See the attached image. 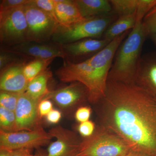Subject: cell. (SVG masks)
I'll return each instance as SVG.
<instances>
[{"label":"cell","mask_w":156,"mask_h":156,"mask_svg":"<svg viewBox=\"0 0 156 156\" xmlns=\"http://www.w3.org/2000/svg\"><path fill=\"white\" fill-rule=\"evenodd\" d=\"M113 19V16L108 14L86 18L72 25L58 24L52 40L60 45L97 37L105 33L112 24Z\"/></svg>","instance_id":"277c9868"},{"label":"cell","mask_w":156,"mask_h":156,"mask_svg":"<svg viewBox=\"0 0 156 156\" xmlns=\"http://www.w3.org/2000/svg\"><path fill=\"white\" fill-rule=\"evenodd\" d=\"M31 150L20 149L13 151V156H33L32 154Z\"/></svg>","instance_id":"1f68e13d"},{"label":"cell","mask_w":156,"mask_h":156,"mask_svg":"<svg viewBox=\"0 0 156 156\" xmlns=\"http://www.w3.org/2000/svg\"><path fill=\"white\" fill-rule=\"evenodd\" d=\"M106 40L87 38L78 41L58 45L66 57H78L98 52L108 44Z\"/></svg>","instance_id":"5bb4252c"},{"label":"cell","mask_w":156,"mask_h":156,"mask_svg":"<svg viewBox=\"0 0 156 156\" xmlns=\"http://www.w3.org/2000/svg\"><path fill=\"white\" fill-rule=\"evenodd\" d=\"M23 7L0 14L1 43L15 46L27 41V24Z\"/></svg>","instance_id":"ba28073f"},{"label":"cell","mask_w":156,"mask_h":156,"mask_svg":"<svg viewBox=\"0 0 156 156\" xmlns=\"http://www.w3.org/2000/svg\"><path fill=\"white\" fill-rule=\"evenodd\" d=\"M91 112V109L89 107H81L76 112L75 115L76 119L80 123L89 121Z\"/></svg>","instance_id":"f1b7e54d"},{"label":"cell","mask_w":156,"mask_h":156,"mask_svg":"<svg viewBox=\"0 0 156 156\" xmlns=\"http://www.w3.org/2000/svg\"><path fill=\"white\" fill-rule=\"evenodd\" d=\"M142 21L136 20L134 28L118 49L108 80L127 83L135 82L137 66L146 38Z\"/></svg>","instance_id":"3957f363"},{"label":"cell","mask_w":156,"mask_h":156,"mask_svg":"<svg viewBox=\"0 0 156 156\" xmlns=\"http://www.w3.org/2000/svg\"><path fill=\"white\" fill-rule=\"evenodd\" d=\"M151 36L152 37L153 40L154 41V42L155 44L156 45V34L153 35Z\"/></svg>","instance_id":"e575fe53"},{"label":"cell","mask_w":156,"mask_h":156,"mask_svg":"<svg viewBox=\"0 0 156 156\" xmlns=\"http://www.w3.org/2000/svg\"><path fill=\"white\" fill-rule=\"evenodd\" d=\"M126 36L123 34L117 37L85 61L77 63L65 61L63 66L56 70V75L64 83L78 82L83 84L88 92V100L91 103H98L105 95L113 59Z\"/></svg>","instance_id":"7a4b0ae2"},{"label":"cell","mask_w":156,"mask_h":156,"mask_svg":"<svg viewBox=\"0 0 156 156\" xmlns=\"http://www.w3.org/2000/svg\"><path fill=\"white\" fill-rule=\"evenodd\" d=\"M30 0H2L0 4V14L24 7Z\"/></svg>","instance_id":"484cf974"},{"label":"cell","mask_w":156,"mask_h":156,"mask_svg":"<svg viewBox=\"0 0 156 156\" xmlns=\"http://www.w3.org/2000/svg\"><path fill=\"white\" fill-rule=\"evenodd\" d=\"M33 156H42V155H34Z\"/></svg>","instance_id":"d590c367"},{"label":"cell","mask_w":156,"mask_h":156,"mask_svg":"<svg viewBox=\"0 0 156 156\" xmlns=\"http://www.w3.org/2000/svg\"><path fill=\"white\" fill-rule=\"evenodd\" d=\"M0 127L1 131L8 132L17 131L15 113L0 107Z\"/></svg>","instance_id":"7402d4cb"},{"label":"cell","mask_w":156,"mask_h":156,"mask_svg":"<svg viewBox=\"0 0 156 156\" xmlns=\"http://www.w3.org/2000/svg\"><path fill=\"white\" fill-rule=\"evenodd\" d=\"M136 21V14L120 16L107 29L105 32L104 39L109 42L112 41L117 37L134 28Z\"/></svg>","instance_id":"ac0fdd59"},{"label":"cell","mask_w":156,"mask_h":156,"mask_svg":"<svg viewBox=\"0 0 156 156\" xmlns=\"http://www.w3.org/2000/svg\"><path fill=\"white\" fill-rule=\"evenodd\" d=\"M112 8L120 16L136 14V20H143L156 5V0H111Z\"/></svg>","instance_id":"4fadbf2b"},{"label":"cell","mask_w":156,"mask_h":156,"mask_svg":"<svg viewBox=\"0 0 156 156\" xmlns=\"http://www.w3.org/2000/svg\"><path fill=\"white\" fill-rule=\"evenodd\" d=\"M56 19L59 24L68 26L84 20L75 1L54 0Z\"/></svg>","instance_id":"2e32d148"},{"label":"cell","mask_w":156,"mask_h":156,"mask_svg":"<svg viewBox=\"0 0 156 156\" xmlns=\"http://www.w3.org/2000/svg\"><path fill=\"white\" fill-rule=\"evenodd\" d=\"M49 132L55 140L48 147L47 156H78L82 140L75 133L60 126L51 128Z\"/></svg>","instance_id":"9c48e42d"},{"label":"cell","mask_w":156,"mask_h":156,"mask_svg":"<svg viewBox=\"0 0 156 156\" xmlns=\"http://www.w3.org/2000/svg\"><path fill=\"white\" fill-rule=\"evenodd\" d=\"M27 24V41L42 43L52 38L59 23L30 1L23 7Z\"/></svg>","instance_id":"8992f818"},{"label":"cell","mask_w":156,"mask_h":156,"mask_svg":"<svg viewBox=\"0 0 156 156\" xmlns=\"http://www.w3.org/2000/svg\"><path fill=\"white\" fill-rule=\"evenodd\" d=\"M51 76L49 71L43 72L29 82L25 93L36 100H42L50 92L48 88V83Z\"/></svg>","instance_id":"d6986e66"},{"label":"cell","mask_w":156,"mask_h":156,"mask_svg":"<svg viewBox=\"0 0 156 156\" xmlns=\"http://www.w3.org/2000/svg\"><path fill=\"white\" fill-rule=\"evenodd\" d=\"M53 136L42 127L31 131H0V149L15 151L37 148L49 144Z\"/></svg>","instance_id":"52a82bcc"},{"label":"cell","mask_w":156,"mask_h":156,"mask_svg":"<svg viewBox=\"0 0 156 156\" xmlns=\"http://www.w3.org/2000/svg\"><path fill=\"white\" fill-rule=\"evenodd\" d=\"M13 151L7 149H0V156H13Z\"/></svg>","instance_id":"d6a6232c"},{"label":"cell","mask_w":156,"mask_h":156,"mask_svg":"<svg viewBox=\"0 0 156 156\" xmlns=\"http://www.w3.org/2000/svg\"><path fill=\"white\" fill-rule=\"evenodd\" d=\"M142 26L146 37L156 34V5L145 15Z\"/></svg>","instance_id":"cb8c5ba5"},{"label":"cell","mask_w":156,"mask_h":156,"mask_svg":"<svg viewBox=\"0 0 156 156\" xmlns=\"http://www.w3.org/2000/svg\"><path fill=\"white\" fill-rule=\"evenodd\" d=\"M45 45L42 43L27 41L15 45L13 50L15 52L23 53L39 59Z\"/></svg>","instance_id":"44dd1931"},{"label":"cell","mask_w":156,"mask_h":156,"mask_svg":"<svg viewBox=\"0 0 156 156\" xmlns=\"http://www.w3.org/2000/svg\"><path fill=\"white\" fill-rule=\"evenodd\" d=\"M130 150L120 136L100 126L81 141L78 156H127Z\"/></svg>","instance_id":"5b68a950"},{"label":"cell","mask_w":156,"mask_h":156,"mask_svg":"<svg viewBox=\"0 0 156 156\" xmlns=\"http://www.w3.org/2000/svg\"><path fill=\"white\" fill-rule=\"evenodd\" d=\"M53 59H36L25 65L23 73L28 82L33 80L46 70V68Z\"/></svg>","instance_id":"ffe728a7"},{"label":"cell","mask_w":156,"mask_h":156,"mask_svg":"<svg viewBox=\"0 0 156 156\" xmlns=\"http://www.w3.org/2000/svg\"><path fill=\"white\" fill-rule=\"evenodd\" d=\"M43 99L51 100L62 108H69L88 99V92L83 84L76 82L58 90L50 91Z\"/></svg>","instance_id":"8fae6325"},{"label":"cell","mask_w":156,"mask_h":156,"mask_svg":"<svg viewBox=\"0 0 156 156\" xmlns=\"http://www.w3.org/2000/svg\"><path fill=\"white\" fill-rule=\"evenodd\" d=\"M101 103V127L131 150L156 156V96L136 83L108 80Z\"/></svg>","instance_id":"6da1fadb"},{"label":"cell","mask_w":156,"mask_h":156,"mask_svg":"<svg viewBox=\"0 0 156 156\" xmlns=\"http://www.w3.org/2000/svg\"><path fill=\"white\" fill-rule=\"evenodd\" d=\"M41 101L36 100L25 92L20 94L15 109L17 131H31L41 127L38 105Z\"/></svg>","instance_id":"30bf717a"},{"label":"cell","mask_w":156,"mask_h":156,"mask_svg":"<svg viewBox=\"0 0 156 156\" xmlns=\"http://www.w3.org/2000/svg\"><path fill=\"white\" fill-rule=\"evenodd\" d=\"M78 130L81 136L84 138L90 137L95 132V124L89 120L81 123L78 126Z\"/></svg>","instance_id":"4316f807"},{"label":"cell","mask_w":156,"mask_h":156,"mask_svg":"<svg viewBox=\"0 0 156 156\" xmlns=\"http://www.w3.org/2000/svg\"><path fill=\"white\" fill-rule=\"evenodd\" d=\"M127 156H151L148 155L146 154L139 152L135 151L132 150H130Z\"/></svg>","instance_id":"836d02e7"},{"label":"cell","mask_w":156,"mask_h":156,"mask_svg":"<svg viewBox=\"0 0 156 156\" xmlns=\"http://www.w3.org/2000/svg\"><path fill=\"white\" fill-rule=\"evenodd\" d=\"M20 94L6 91H1L0 107L11 111L15 112Z\"/></svg>","instance_id":"603a6c76"},{"label":"cell","mask_w":156,"mask_h":156,"mask_svg":"<svg viewBox=\"0 0 156 156\" xmlns=\"http://www.w3.org/2000/svg\"><path fill=\"white\" fill-rule=\"evenodd\" d=\"M79 11L84 18L109 14L112 6L108 0H75Z\"/></svg>","instance_id":"e0dca14e"},{"label":"cell","mask_w":156,"mask_h":156,"mask_svg":"<svg viewBox=\"0 0 156 156\" xmlns=\"http://www.w3.org/2000/svg\"><path fill=\"white\" fill-rule=\"evenodd\" d=\"M61 113L59 111L53 109L47 116V119L51 124H56L60 121Z\"/></svg>","instance_id":"4dcf8cb0"},{"label":"cell","mask_w":156,"mask_h":156,"mask_svg":"<svg viewBox=\"0 0 156 156\" xmlns=\"http://www.w3.org/2000/svg\"><path fill=\"white\" fill-rule=\"evenodd\" d=\"M134 83L151 92L156 96V59L140 58Z\"/></svg>","instance_id":"9a60e30c"},{"label":"cell","mask_w":156,"mask_h":156,"mask_svg":"<svg viewBox=\"0 0 156 156\" xmlns=\"http://www.w3.org/2000/svg\"><path fill=\"white\" fill-rule=\"evenodd\" d=\"M31 2L35 6L49 14L58 23L56 19L54 0H31Z\"/></svg>","instance_id":"d4e9b609"},{"label":"cell","mask_w":156,"mask_h":156,"mask_svg":"<svg viewBox=\"0 0 156 156\" xmlns=\"http://www.w3.org/2000/svg\"><path fill=\"white\" fill-rule=\"evenodd\" d=\"M14 56L12 53L7 51H1L0 54V69L1 72L11 65L14 64Z\"/></svg>","instance_id":"83f0119b"},{"label":"cell","mask_w":156,"mask_h":156,"mask_svg":"<svg viewBox=\"0 0 156 156\" xmlns=\"http://www.w3.org/2000/svg\"><path fill=\"white\" fill-rule=\"evenodd\" d=\"M23 63H15L2 72L1 91L21 94L26 92L29 82L23 73Z\"/></svg>","instance_id":"7c38bea8"},{"label":"cell","mask_w":156,"mask_h":156,"mask_svg":"<svg viewBox=\"0 0 156 156\" xmlns=\"http://www.w3.org/2000/svg\"><path fill=\"white\" fill-rule=\"evenodd\" d=\"M53 110V104L50 100L43 99L41 101L38 105V112L40 117L47 116V115Z\"/></svg>","instance_id":"f546056e"}]
</instances>
